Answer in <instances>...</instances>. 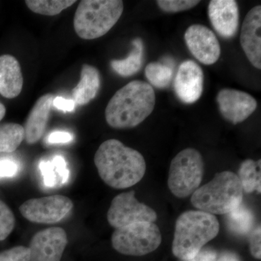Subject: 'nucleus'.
I'll return each instance as SVG.
<instances>
[{
  "label": "nucleus",
  "mask_w": 261,
  "mask_h": 261,
  "mask_svg": "<svg viewBox=\"0 0 261 261\" xmlns=\"http://www.w3.org/2000/svg\"><path fill=\"white\" fill-rule=\"evenodd\" d=\"M162 241L159 226L153 222H141L116 228L111 237L117 252L129 256H142L159 248Z\"/></svg>",
  "instance_id": "7"
},
{
  "label": "nucleus",
  "mask_w": 261,
  "mask_h": 261,
  "mask_svg": "<svg viewBox=\"0 0 261 261\" xmlns=\"http://www.w3.org/2000/svg\"><path fill=\"white\" fill-rule=\"evenodd\" d=\"M185 40L189 50L197 61L204 65H213L219 61L221 46L210 29L194 24L187 29Z\"/></svg>",
  "instance_id": "11"
},
{
  "label": "nucleus",
  "mask_w": 261,
  "mask_h": 261,
  "mask_svg": "<svg viewBox=\"0 0 261 261\" xmlns=\"http://www.w3.org/2000/svg\"><path fill=\"white\" fill-rule=\"evenodd\" d=\"M0 261H30L28 247L16 246L0 252Z\"/></svg>",
  "instance_id": "28"
},
{
  "label": "nucleus",
  "mask_w": 261,
  "mask_h": 261,
  "mask_svg": "<svg viewBox=\"0 0 261 261\" xmlns=\"http://www.w3.org/2000/svg\"><path fill=\"white\" fill-rule=\"evenodd\" d=\"M163 11L166 13H178L195 8L200 3L196 0H159L156 2Z\"/></svg>",
  "instance_id": "27"
},
{
  "label": "nucleus",
  "mask_w": 261,
  "mask_h": 261,
  "mask_svg": "<svg viewBox=\"0 0 261 261\" xmlns=\"http://www.w3.org/2000/svg\"><path fill=\"white\" fill-rule=\"evenodd\" d=\"M250 250L252 256L261 258V229L260 226L255 228L250 238Z\"/></svg>",
  "instance_id": "30"
},
{
  "label": "nucleus",
  "mask_w": 261,
  "mask_h": 261,
  "mask_svg": "<svg viewBox=\"0 0 261 261\" xmlns=\"http://www.w3.org/2000/svg\"><path fill=\"white\" fill-rule=\"evenodd\" d=\"M145 72L146 78L149 84L156 88H167L173 79V68L159 62L149 63L145 68Z\"/></svg>",
  "instance_id": "25"
},
{
  "label": "nucleus",
  "mask_w": 261,
  "mask_h": 261,
  "mask_svg": "<svg viewBox=\"0 0 261 261\" xmlns=\"http://www.w3.org/2000/svg\"><path fill=\"white\" fill-rule=\"evenodd\" d=\"M76 3L75 0H27L25 5L34 13L48 16L60 14Z\"/></svg>",
  "instance_id": "24"
},
{
  "label": "nucleus",
  "mask_w": 261,
  "mask_h": 261,
  "mask_svg": "<svg viewBox=\"0 0 261 261\" xmlns=\"http://www.w3.org/2000/svg\"><path fill=\"white\" fill-rule=\"evenodd\" d=\"M243 190L238 175L231 171L217 173L208 183L192 195V205L212 215L227 214L242 204Z\"/></svg>",
  "instance_id": "4"
},
{
  "label": "nucleus",
  "mask_w": 261,
  "mask_h": 261,
  "mask_svg": "<svg viewBox=\"0 0 261 261\" xmlns=\"http://www.w3.org/2000/svg\"><path fill=\"white\" fill-rule=\"evenodd\" d=\"M18 170V163L13 160L0 159V178L13 177Z\"/></svg>",
  "instance_id": "29"
},
{
  "label": "nucleus",
  "mask_w": 261,
  "mask_h": 261,
  "mask_svg": "<svg viewBox=\"0 0 261 261\" xmlns=\"http://www.w3.org/2000/svg\"><path fill=\"white\" fill-rule=\"evenodd\" d=\"M133 49L125 59L113 60L111 65L113 70L123 77L136 74L142 68L143 63L144 44L140 38L132 41Z\"/></svg>",
  "instance_id": "20"
},
{
  "label": "nucleus",
  "mask_w": 261,
  "mask_h": 261,
  "mask_svg": "<svg viewBox=\"0 0 261 261\" xmlns=\"http://www.w3.org/2000/svg\"><path fill=\"white\" fill-rule=\"evenodd\" d=\"M261 6L252 8L244 19L240 44L248 61L257 69L261 68Z\"/></svg>",
  "instance_id": "14"
},
{
  "label": "nucleus",
  "mask_w": 261,
  "mask_h": 261,
  "mask_svg": "<svg viewBox=\"0 0 261 261\" xmlns=\"http://www.w3.org/2000/svg\"><path fill=\"white\" fill-rule=\"evenodd\" d=\"M6 114V108L3 103L0 102V121L4 118Z\"/></svg>",
  "instance_id": "35"
},
{
  "label": "nucleus",
  "mask_w": 261,
  "mask_h": 261,
  "mask_svg": "<svg viewBox=\"0 0 261 261\" xmlns=\"http://www.w3.org/2000/svg\"><path fill=\"white\" fill-rule=\"evenodd\" d=\"M219 232V221L214 215L200 211H186L176 220L173 254L181 260H190Z\"/></svg>",
  "instance_id": "3"
},
{
  "label": "nucleus",
  "mask_w": 261,
  "mask_h": 261,
  "mask_svg": "<svg viewBox=\"0 0 261 261\" xmlns=\"http://www.w3.org/2000/svg\"><path fill=\"white\" fill-rule=\"evenodd\" d=\"M220 113L233 124L242 123L255 112L256 99L250 94L238 89H221L216 97Z\"/></svg>",
  "instance_id": "12"
},
{
  "label": "nucleus",
  "mask_w": 261,
  "mask_h": 261,
  "mask_svg": "<svg viewBox=\"0 0 261 261\" xmlns=\"http://www.w3.org/2000/svg\"><path fill=\"white\" fill-rule=\"evenodd\" d=\"M261 161L247 159L240 165L238 178L241 182L243 191L247 193L261 192Z\"/></svg>",
  "instance_id": "22"
},
{
  "label": "nucleus",
  "mask_w": 261,
  "mask_h": 261,
  "mask_svg": "<svg viewBox=\"0 0 261 261\" xmlns=\"http://www.w3.org/2000/svg\"><path fill=\"white\" fill-rule=\"evenodd\" d=\"M47 143L49 144H66L69 143L73 140L72 134L67 132H53L47 137Z\"/></svg>",
  "instance_id": "31"
},
{
  "label": "nucleus",
  "mask_w": 261,
  "mask_h": 261,
  "mask_svg": "<svg viewBox=\"0 0 261 261\" xmlns=\"http://www.w3.org/2000/svg\"><path fill=\"white\" fill-rule=\"evenodd\" d=\"M100 84V74L97 68L92 65H83L80 82L72 91V99L79 106L88 104L97 96Z\"/></svg>",
  "instance_id": "18"
},
{
  "label": "nucleus",
  "mask_w": 261,
  "mask_h": 261,
  "mask_svg": "<svg viewBox=\"0 0 261 261\" xmlns=\"http://www.w3.org/2000/svg\"><path fill=\"white\" fill-rule=\"evenodd\" d=\"M94 162L101 179L117 190L135 186L143 178L147 169L140 152L115 139L101 144L94 154Z\"/></svg>",
  "instance_id": "1"
},
{
  "label": "nucleus",
  "mask_w": 261,
  "mask_h": 261,
  "mask_svg": "<svg viewBox=\"0 0 261 261\" xmlns=\"http://www.w3.org/2000/svg\"><path fill=\"white\" fill-rule=\"evenodd\" d=\"M218 253L214 250H201L195 257L185 261H216Z\"/></svg>",
  "instance_id": "33"
},
{
  "label": "nucleus",
  "mask_w": 261,
  "mask_h": 261,
  "mask_svg": "<svg viewBox=\"0 0 261 261\" xmlns=\"http://www.w3.org/2000/svg\"><path fill=\"white\" fill-rule=\"evenodd\" d=\"M154 106L155 93L152 86L143 81H132L110 99L106 121L116 129L135 128L152 113Z\"/></svg>",
  "instance_id": "2"
},
{
  "label": "nucleus",
  "mask_w": 261,
  "mask_h": 261,
  "mask_svg": "<svg viewBox=\"0 0 261 261\" xmlns=\"http://www.w3.org/2000/svg\"><path fill=\"white\" fill-rule=\"evenodd\" d=\"M211 25L221 37L231 39L238 32L240 12L234 0H212L208 5Z\"/></svg>",
  "instance_id": "15"
},
{
  "label": "nucleus",
  "mask_w": 261,
  "mask_h": 261,
  "mask_svg": "<svg viewBox=\"0 0 261 261\" xmlns=\"http://www.w3.org/2000/svg\"><path fill=\"white\" fill-rule=\"evenodd\" d=\"M157 218L153 209L136 198L135 191L123 192L116 196L107 214L108 223L116 229L136 223H154Z\"/></svg>",
  "instance_id": "8"
},
{
  "label": "nucleus",
  "mask_w": 261,
  "mask_h": 261,
  "mask_svg": "<svg viewBox=\"0 0 261 261\" xmlns=\"http://www.w3.org/2000/svg\"><path fill=\"white\" fill-rule=\"evenodd\" d=\"M68 244V236L61 227L41 230L29 243L30 261H61Z\"/></svg>",
  "instance_id": "10"
},
{
  "label": "nucleus",
  "mask_w": 261,
  "mask_h": 261,
  "mask_svg": "<svg viewBox=\"0 0 261 261\" xmlns=\"http://www.w3.org/2000/svg\"><path fill=\"white\" fill-rule=\"evenodd\" d=\"M54 98V94H44L37 99L31 110L23 126L24 140L29 145L37 143L44 135Z\"/></svg>",
  "instance_id": "16"
},
{
  "label": "nucleus",
  "mask_w": 261,
  "mask_h": 261,
  "mask_svg": "<svg viewBox=\"0 0 261 261\" xmlns=\"http://www.w3.org/2000/svg\"><path fill=\"white\" fill-rule=\"evenodd\" d=\"M24 140L22 125L15 123L0 124V153H12Z\"/></svg>",
  "instance_id": "23"
},
{
  "label": "nucleus",
  "mask_w": 261,
  "mask_h": 261,
  "mask_svg": "<svg viewBox=\"0 0 261 261\" xmlns=\"http://www.w3.org/2000/svg\"><path fill=\"white\" fill-rule=\"evenodd\" d=\"M53 106L65 112H71L74 110L75 103L73 99H65L62 97H55Z\"/></svg>",
  "instance_id": "32"
},
{
  "label": "nucleus",
  "mask_w": 261,
  "mask_h": 261,
  "mask_svg": "<svg viewBox=\"0 0 261 261\" xmlns=\"http://www.w3.org/2000/svg\"><path fill=\"white\" fill-rule=\"evenodd\" d=\"M123 12L121 0H83L75 10L73 27L77 35L92 40L106 35Z\"/></svg>",
  "instance_id": "5"
},
{
  "label": "nucleus",
  "mask_w": 261,
  "mask_h": 261,
  "mask_svg": "<svg viewBox=\"0 0 261 261\" xmlns=\"http://www.w3.org/2000/svg\"><path fill=\"white\" fill-rule=\"evenodd\" d=\"M205 170L202 154L194 148L178 152L170 165L168 186L173 195L185 198L200 187Z\"/></svg>",
  "instance_id": "6"
},
{
  "label": "nucleus",
  "mask_w": 261,
  "mask_h": 261,
  "mask_svg": "<svg viewBox=\"0 0 261 261\" xmlns=\"http://www.w3.org/2000/svg\"><path fill=\"white\" fill-rule=\"evenodd\" d=\"M23 86V77L18 60L10 55L0 56V94L13 99L20 94Z\"/></svg>",
  "instance_id": "17"
},
{
  "label": "nucleus",
  "mask_w": 261,
  "mask_h": 261,
  "mask_svg": "<svg viewBox=\"0 0 261 261\" xmlns=\"http://www.w3.org/2000/svg\"><path fill=\"white\" fill-rule=\"evenodd\" d=\"M216 261H242L241 258L235 252L224 251L218 255Z\"/></svg>",
  "instance_id": "34"
},
{
  "label": "nucleus",
  "mask_w": 261,
  "mask_h": 261,
  "mask_svg": "<svg viewBox=\"0 0 261 261\" xmlns=\"http://www.w3.org/2000/svg\"><path fill=\"white\" fill-rule=\"evenodd\" d=\"M73 207V202L68 197L56 195L25 201L19 211L31 222L53 224L65 219Z\"/></svg>",
  "instance_id": "9"
},
{
  "label": "nucleus",
  "mask_w": 261,
  "mask_h": 261,
  "mask_svg": "<svg viewBox=\"0 0 261 261\" xmlns=\"http://www.w3.org/2000/svg\"><path fill=\"white\" fill-rule=\"evenodd\" d=\"M15 218L9 206L0 200V241L6 240L15 228Z\"/></svg>",
  "instance_id": "26"
},
{
  "label": "nucleus",
  "mask_w": 261,
  "mask_h": 261,
  "mask_svg": "<svg viewBox=\"0 0 261 261\" xmlns=\"http://www.w3.org/2000/svg\"><path fill=\"white\" fill-rule=\"evenodd\" d=\"M255 222L251 209L241 204L234 210L226 214V226L231 233L243 236L250 232Z\"/></svg>",
  "instance_id": "21"
},
{
  "label": "nucleus",
  "mask_w": 261,
  "mask_h": 261,
  "mask_svg": "<svg viewBox=\"0 0 261 261\" xmlns=\"http://www.w3.org/2000/svg\"><path fill=\"white\" fill-rule=\"evenodd\" d=\"M204 74L200 65L188 60L178 67L174 80V90L181 102L192 104L198 100L203 91Z\"/></svg>",
  "instance_id": "13"
},
{
  "label": "nucleus",
  "mask_w": 261,
  "mask_h": 261,
  "mask_svg": "<svg viewBox=\"0 0 261 261\" xmlns=\"http://www.w3.org/2000/svg\"><path fill=\"white\" fill-rule=\"evenodd\" d=\"M44 185L49 187L65 185L69 178L66 161L61 155H56L51 161H42L39 164Z\"/></svg>",
  "instance_id": "19"
}]
</instances>
